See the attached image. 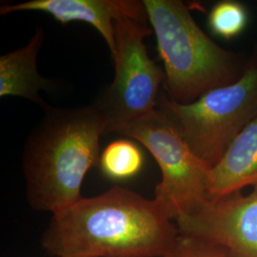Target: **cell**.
<instances>
[{"label":"cell","mask_w":257,"mask_h":257,"mask_svg":"<svg viewBox=\"0 0 257 257\" xmlns=\"http://www.w3.org/2000/svg\"><path fill=\"white\" fill-rule=\"evenodd\" d=\"M178 235L162 203L114 186L54 213L40 244L51 257H165Z\"/></svg>","instance_id":"cell-1"},{"label":"cell","mask_w":257,"mask_h":257,"mask_svg":"<svg viewBox=\"0 0 257 257\" xmlns=\"http://www.w3.org/2000/svg\"><path fill=\"white\" fill-rule=\"evenodd\" d=\"M31 134L23 155L28 202L53 214L81 198L84 178L99 164L107 122L93 105L55 109Z\"/></svg>","instance_id":"cell-2"},{"label":"cell","mask_w":257,"mask_h":257,"mask_svg":"<svg viewBox=\"0 0 257 257\" xmlns=\"http://www.w3.org/2000/svg\"><path fill=\"white\" fill-rule=\"evenodd\" d=\"M164 66L171 100L190 104L207 92L237 81L248 56L215 43L181 0H144Z\"/></svg>","instance_id":"cell-3"},{"label":"cell","mask_w":257,"mask_h":257,"mask_svg":"<svg viewBox=\"0 0 257 257\" xmlns=\"http://www.w3.org/2000/svg\"><path fill=\"white\" fill-rule=\"evenodd\" d=\"M157 109L202 162L211 169L257 115V42L237 81L179 104L161 92Z\"/></svg>","instance_id":"cell-4"},{"label":"cell","mask_w":257,"mask_h":257,"mask_svg":"<svg viewBox=\"0 0 257 257\" xmlns=\"http://www.w3.org/2000/svg\"><path fill=\"white\" fill-rule=\"evenodd\" d=\"M152 33L147 22L128 17L114 20V78L92 103L107 122L106 134L157 110L165 74L148 55L144 38Z\"/></svg>","instance_id":"cell-5"},{"label":"cell","mask_w":257,"mask_h":257,"mask_svg":"<svg viewBox=\"0 0 257 257\" xmlns=\"http://www.w3.org/2000/svg\"><path fill=\"white\" fill-rule=\"evenodd\" d=\"M113 133L137 140L154 156L162 175L155 198L168 209L173 220L195 211L210 199V168L193 154L158 109L144 118L120 126Z\"/></svg>","instance_id":"cell-6"},{"label":"cell","mask_w":257,"mask_h":257,"mask_svg":"<svg viewBox=\"0 0 257 257\" xmlns=\"http://www.w3.org/2000/svg\"><path fill=\"white\" fill-rule=\"evenodd\" d=\"M175 222L179 233L217 245L229 257H257V191L208 200Z\"/></svg>","instance_id":"cell-7"},{"label":"cell","mask_w":257,"mask_h":257,"mask_svg":"<svg viewBox=\"0 0 257 257\" xmlns=\"http://www.w3.org/2000/svg\"><path fill=\"white\" fill-rule=\"evenodd\" d=\"M26 11L45 13L62 24L78 21L92 25L104 38L111 57L115 53V19L128 17L149 22L144 2L137 0H30L0 7L2 16Z\"/></svg>","instance_id":"cell-8"},{"label":"cell","mask_w":257,"mask_h":257,"mask_svg":"<svg viewBox=\"0 0 257 257\" xmlns=\"http://www.w3.org/2000/svg\"><path fill=\"white\" fill-rule=\"evenodd\" d=\"M248 186L257 191V115L210 169L209 200L241 192Z\"/></svg>","instance_id":"cell-9"},{"label":"cell","mask_w":257,"mask_h":257,"mask_svg":"<svg viewBox=\"0 0 257 257\" xmlns=\"http://www.w3.org/2000/svg\"><path fill=\"white\" fill-rule=\"evenodd\" d=\"M44 41L43 29L37 28L27 45L0 56V96H19L38 104L44 110L49 106L39 92H51L54 82L38 74L37 59Z\"/></svg>","instance_id":"cell-10"},{"label":"cell","mask_w":257,"mask_h":257,"mask_svg":"<svg viewBox=\"0 0 257 257\" xmlns=\"http://www.w3.org/2000/svg\"><path fill=\"white\" fill-rule=\"evenodd\" d=\"M143 164L144 156L140 148L126 139L110 143L99 160L102 174L113 181H125L135 177L142 170Z\"/></svg>","instance_id":"cell-11"},{"label":"cell","mask_w":257,"mask_h":257,"mask_svg":"<svg viewBox=\"0 0 257 257\" xmlns=\"http://www.w3.org/2000/svg\"><path fill=\"white\" fill-rule=\"evenodd\" d=\"M248 22V11L237 1L217 2L210 11L208 24L212 34L230 40L243 33Z\"/></svg>","instance_id":"cell-12"},{"label":"cell","mask_w":257,"mask_h":257,"mask_svg":"<svg viewBox=\"0 0 257 257\" xmlns=\"http://www.w3.org/2000/svg\"><path fill=\"white\" fill-rule=\"evenodd\" d=\"M165 257H229L223 248L191 235L179 233L173 249Z\"/></svg>","instance_id":"cell-13"}]
</instances>
